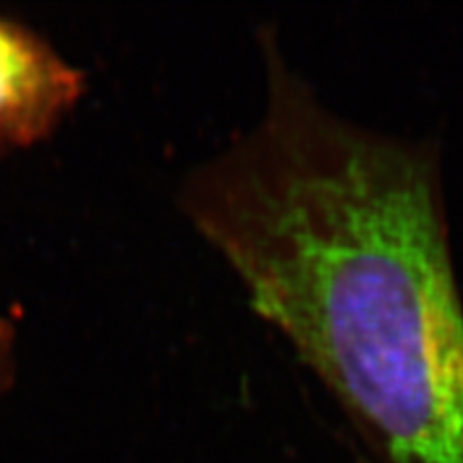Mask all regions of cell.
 Returning <instances> with one entry per match:
<instances>
[{
	"label": "cell",
	"mask_w": 463,
	"mask_h": 463,
	"mask_svg": "<svg viewBox=\"0 0 463 463\" xmlns=\"http://www.w3.org/2000/svg\"><path fill=\"white\" fill-rule=\"evenodd\" d=\"M257 122L178 205L383 463H463V301L440 153L332 110L259 33Z\"/></svg>",
	"instance_id": "1"
},
{
	"label": "cell",
	"mask_w": 463,
	"mask_h": 463,
	"mask_svg": "<svg viewBox=\"0 0 463 463\" xmlns=\"http://www.w3.org/2000/svg\"><path fill=\"white\" fill-rule=\"evenodd\" d=\"M85 74L27 25L0 16V149L49 139L85 95Z\"/></svg>",
	"instance_id": "2"
},
{
	"label": "cell",
	"mask_w": 463,
	"mask_h": 463,
	"mask_svg": "<svg viewBox=\"0 0 463 463\" xmlns=\"http://www.w3.org/2000/svg\"><path fill=\"white\" fill-rule=\"evenodd\" d=\"M16 379V328L0 317V400Z\"/></svg>",
	"instance_id": "3"
}]
</instances>
